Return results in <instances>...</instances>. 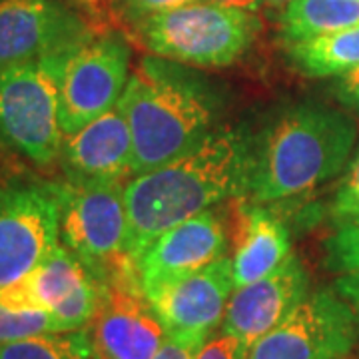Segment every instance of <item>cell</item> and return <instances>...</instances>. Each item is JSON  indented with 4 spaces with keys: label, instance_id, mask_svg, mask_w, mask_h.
<instances>
[{
    "label": "cell",
    "instance_id": "26",
    "mask_svg": "<svg viewBox=\"0 0 359 359\" xmlns=\"http://www.w3.org/2000/svg\"><path fill=\"white\" fill-rule=\"evenodd\" d=\"M245 355L248 349L244 344L236 335L219 330L218 334H212L205 339L196 359H245Z\"/></svg>",
    "mask_w": 359,
    "mask_h": 359
},
{
    "label": "cell",
    "instance_id": "4",
    "mask_svg": "<svg viewBox=\"0 0 359 359\" xmlns=\"http://www.w3.org/2000/svg\"><path fill=\"white\" fill-rule=\"evenodd\" d=\"M257 26L252 13L205 0L154 14L142 20L136 30L142 44L160 58L222 68L244 56L256 39Z\"/></svg>",
    "mask_w": 359,
    "mask_h": 359
},
{
    "label": "cell",
    "instance_id": "25",
    "mask_svg": "<svg viewBox=\"0 0 359 359\" xmlns=\"http://www.w3.org/2000/svg\"><path fill=\"white\" fill-rule=\"evenodd\" d=\"M208 334H166L154 359H196Z\"/></svg>",
    "mask_w": 359,
    "mask_h": 359
},
{
    "label": "cell",
    "instance_id": "19",
    "mask_svg": "<svg viewBox=\"0 0 359 359\" xmlns=\"http://www.w3.org/2000/svg\"><path fill=\"white\" fill-rule=\"evenodd\" d=\"M287 56L304 76H341L359 66V26L292 42Z\"/></svg>",
    "mask_w": 359,
    "mask_h": 359
},
{
    "label": "cell",
    "instance_id": "13",
    "mask_svg": "<svg viewBox=\"0 0 359 359\" xmlns=\"http://www.w3.org/2000/svg\"><path fill=\"white\" fill-rule=\"evenodd\" d=\"M309 294V276L299 257L292 256L266 278L233 290L222 330L236 335L250 351L278 327Z\"/></svg>",
    "mask_w": 359,
    "mask_h": 359
},
{
    "label": "cell",
    "instance_id": "6",
    "mask_svg": "<svg viewBox=\"0 0 359 359\" xmlns=\"http://www.w3.org/2000/svg\"><path fill=\"white\" fill-rule=\"evenodd\" d=\"M60 208V242L104 282L128 254L126 180L68 176L50 182Z\"/></svg>",
    "mask_w": 359,
    "mask_h": 359
},
{
    "label": "cell",
    "instance_id": "14",
    "mask_svg": "<svg viewBox=\"0 0 359 359\" xmlns=\"http://www.w3.org/2000/svg\"><path fill=\"white\" fill-rule=\"evenodd\" d=\"M228 233L214 212L186 219L158 236L136 259L142 287L178 280L226 256Z\"/></svg>",
    "mask_w": 359,
    "mask_h": 359
},
{
    "label": "cell",
    "instance_id": "20",
    "mask_svg": "<svg viewBox=\"0 0 359 359\" xmlns=\"http://www.w3.org/2000/svg\"><path fill=\"white\" fill-rule=\"evenodd\" d=\"M0 359H102L88 327L0 344Z\"/></svg>",
    "mask_w": 359,
    "mask_h": 359
},
{
    "label": "cell",
    "instance_id": "15",
    "mask_svg": "<svg viewBox=\"0 0 359 359\" xmlns=\"http://www.w3.org/2000/svg\"><path fill=\"white\" fill-rule=\"evenodd\" d=\"M40 308L52 313L66 332L88 327L102 297V282L62 242L28 273Z\"/></svg>",
    "mask_w": 359,
    "mask_h": 359
},
{
    "label": "cell",
    "instance_id": "1",
    "mask_svg": "<svg viewBox=\"0 0 359 359\" xmlns=\"http://www.w3.org/2000/svg\"><path fill=\"white\" fill-rule=\"evenodd\" d=\"M256 140L245 128L212 130L184 154L126 184L128 254L142 252L170 228L230 198L248 196Z\"/></svg>",
    "mask_w": 359,
    "mask_h": 359
},
{
    "label": "cell",
    "instance_id": "18",
    "mask_svg": "<svg viewBox=\"0 0 359 359\" xmlns=\"http://www.w3.org/2000/svg\"><path fill=\"white\" fill-rule=\"evenodd\" d=\"M359 26V0H292L280 14L285 44Z\"/></svg>",
    "mask_w": 359,
    "mask_h": 359
},
{
    "label": "cell",
    "instance_id": "21",
    "mask_svg": "<svg viewBox=\"0 0 359 359\" xmlns=\"http://www.w3.org/2000/svg\"><path fill=\"white\" fill-rule=\"evenodd\" d=\"M325 266L335 273V292L359 313V219L337 224L325 240Z\"/></svg>",
    "mask_w": 359,
    "mask_h": 359
},
{
    "label": "cell",
    "instance_id": "24",
    "mask_svg": "<svg viewBox=\"0 0 359 359\" xmlns=\"http://www.w3.org/2000/svg\"><path fill=\"white\" fill-rule=\"evenodd\" d=\"M192 2H200V0H114L120 16L134 26H138L142 20L154 14L168 13L180 6L192 4Z\"/></svg>",
    "mask_w": 359,
    "mask_h": 359
},
{
    "label": "cell",
    "instance_id": "12",
    "mask_svg": "<svg viewBox=\"0 0 359 359\" xmlns=\"http://www.w3.org/2000/svg\"><path fill=\"white\" fill-rule=\"evenodd\" d=\"M233 290V262L222 256L194 273L144 292L168 334L212 335L224 321Z\"/></svg>",
    "mask_w": 359,
    "mask_h": 359
},
{
    "label": "cell",
    "instance_id": "27",
    "mask_svg": "<svg viewBox=\"0 0 359 359\" xmlns=\"http://www.w3.org/2000/svg\"><path fill=\"white\" fill-rule=\"evenodd\" d=\"M335 96L347 104L349 108L359 110V66L347 70L346 74H341L339 80L335 82Z\"/></svg>",
    "mask_w": 359,
    "mask_h": 359
},
{
    "label": "cell",
    "instance_id": "28",
    "mask_svg": "<svg viewBox=\"0 0 359 359\" xmlns=\"http://www.w3.org/2000/svg\"><path fill=\"white\" fill-rule=\"evenodd\" d=\"M208 2H216L222 6H230V8L245 11V13H254L259 6H264V0H208Z\"/></svg>",
    "mask_w": 359,
    "mask_h": 359
},
{
    "label": "cell",
    "instance_id": "5",
    "mask_svg": "<svg viewBox=\"0 0 359 359\" xmlns=\"http://www.w3.org/2000/svg\"><path fill=\"white\" fill-rule=\"evenodd\" d=\"M68 54L0 70V140L40 166L62 154L58 82Z\"/></svg>",
    "mask_w": 359,
    "mask_h": 359
},
{
    "label": "cell",
    "instance_id": "11",
    "mask_svg": "<svg viewBox=\"0 0 359 359\" xmlns=\"http://www.w3.org/2000/svg\"><path fill=\"white\" fill-rule=\"evenodd\" d=\"M92 39L56 0H0V70L66 54Z\"/></svg>",
    "mask_w": 359,
    "mask_h": 359
},
{
    "label": "cell",
    "instance_id": "23",
    "mask_svg": "<svg viewBox=\"0 0 359 359\" xmlns=\"http://www.w3.org/2000/svg\"><path fill=\"white\" fill-rule=\"evenodd\" d=\"M332 218L337 224L359 219V152L335 192L332 202Z\"/></svg>",
    "mask_w": 359,
    "mask_h": 359
},
{
    "label": "cell",
    "instance_id": "22",
    "mask_svg": "<svg viewBox=\"0 0 359 359\" xmlns=\"http://www.w3.org/2000/svg\"><path fill=\"white\" fill-rule=\"evenodd\" d=\"M48 332H66L48 311H11L0 306V344Z\"/></svg>",
    "mask_w": 359,
    "mask_h": 359
},
{
    "label": "cell",
    "instance_id": "10",
    "mask_svg": "<svg viewBox=\"0 0 359 359\" xmlns=\"http://www.w3.org/2000/svg\"><path fill=\"white\" fill-rule=\"evenodd\" d=\"M60 244V208L52 184L0 186V287L39 268Z\"/></svg>",
    "mask_w": 359,
    "mask_h": 359
},
{
    "label": "cell",
    "instance_id": "17",
    "mask_svg": "<svg viewBox=\"0 0 359 359\" xmlns=\"http://www.w3.org/2000/svg\"><path fill=\"white\" fill-rule=\"evenodd\" d=\"M292 256L290 231L273 212L257 204L238 210V233L233 250V285L244 287L266 278Z\"/></svg>",
    "mask_w": 359,
    "mask_h": 359
},
{
    "label": "cell",
    "instance_id": "16",
    "mask_svg": "<svg viewBox=\"0 0 359 359\" xmlns=\"http://www.w3.org/2000/svg\"><path fill=\"white\" fill-rule=\"evenodd\" d=\"M60 156L68 176L130 182V176H134V146L120 106L116 104L84 128L65 136Z\"/></svg>",
    "mask_w": 359,
    "mask_h": 359
},
{
    "label": "cell",
    "instance_id": "9",
    "mask_svg": "<svg viewBox=\"0 0 359 359\" xmlns=\"http://www.w3.org/2000/svg\"><path fill=\"white\" fill-rule=\"evenodd\" d=\"M102 359H154L166 327L142 287L134 259H126L102 282V297L88 325Z\"/></svg>",
    "mask_w": 359,
    "mask_h": 359
},
{
    "label": "cell",
    "instance_id": "2",
    "mask_svg": "<svg viewBox=\"0 0 359 359\" xmlns=\"http://www.w3.org/2000/svg\"><path fill=\"white\" fill-rule=\"evenodd\" d=\"M355 140V122L335 108H287L256 140L248 196L256 204H268L316 190L346 168Z\"/></svg>",
    "mask_w": 359,
    "mask_h": 359
},
{
    "label": "cell",
    "instance_id": "8",
    "mask_svg": "<svg viewBox=\"0 0 359 359\" xmlns=\"http://www.w3.org/2000/svg\"><path fill=\"white\" fill-rule=\"evenodd\" d=\"M130 44L118 32L92 36L66 58L60 72V126L84 128L120 102L130 80Z\"/></svg>",
    "mask_w": 359,
    "mask_h": 359
},
{
    "label": "cell",
    "instance_id": "3",
    "mask_svg": "<svg viewBox=\"0 0 359 359\" xmlns=\"http://www.w3.org/2000/svg\"><path fill=\"white\" fill-rule=\"evenodd\" d=\"M118 106L132 134L134 176L166 164L204 140L218 112L202 80L160 56L142 58Z\"/></svg>",
    "mask_w": 359,
    "mask_h": 359
},
{
    "label": "cell",
    "instance_id": "7",
    "mask_svg": "<svg viewBox=\"0 0 359 359\" xmlns=\"http://www.w3.org/2000/svg\"><path fill=\"white\" fill-rule=\"evenodd\" d=\"M359 344V313L332 290H316L248 351L245 359H347Z\"/></svg>",
    "mask_w": 359,
    "mask_h": 359
},
{
    "label": "cell",
    "instance_id": "29",
    "mask_svg": "<svg viewBox=\"0 0 359 359\" xmlns=\"http://www.w3.org/2000/svg\"><path fill=\"white\" fill-rule=\"evenodd\" d=\"M292 0H264L266 8H285Z\"/></svg>",
    "mask_w": 359,
    "mask_h": 359
}]
</instances>
